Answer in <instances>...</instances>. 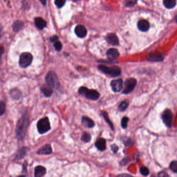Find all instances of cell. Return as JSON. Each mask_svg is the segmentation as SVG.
<instances>
[{
	"instance_id": "cell-39",
	"label": "cell",
	"mask_w": 177,
	"mask_h": 177,
	"mask_svg": "<svg viewBox=\"0 0 177 177\" xmlns=\"http://www.w3.org/2000/svg\"><path fill=\"white\" fill-rule=\"evenodd\" d=\"M158 176H160V177H168L169 176V175L164 171H161V172H159L158 174Z\"/></svg>"
},
{
	"instance_id": "cell-29",
	"label": "cell",
	"mask_w": 177,
	"mask_h": 177,
	"mask_svg": "<svg viewBox=\"0 0 177 177\" xmlns=\"http://www.w3.org/2000/svg\"><path fill=\"white\" fill-rule=\"evenodd\" d=\"M140 172L142 175L144 176H147L149 174V170L146 167H141L140 168Z\"/></svg>"
},
{
	"instance_id": "cell-32",
	"label": "cell",
	"mask_w": 177,
	"mask_h": 177,
	"mask_svg": "<svg viewBox=\"0 0 177 177\" xmlns=\"http://www.w3.org/2000/svg\"><path fill=\"white\" fill-rule=\"evenodd\" d=\"M6 110V104L3 101L0 102V115L2 116Z\"/></svg>"
},
{
	"instance_id": "cell-38",
	"label": "cell",
	"mask_w": 177,
	"mask_h": 177,
	"mask_svg": "<svg viewBox=\"0 0 177 177\" xmlns=\"http://www.w3.org/2000/svg\"><path fill=\"white\" fill-rule=\"evenodd\" d=\"M59 39V38L58 36H51L50 38V41L51 42H53V43H55V42H56Z\"/></svg>"
},
{
	"instance_id": "cell-18",
	"label": "cell",
	"mask_w": 177,
	"mask_h": 177,
	"mask_svg": "<svg viewBox=\"0 0 177 177\" xmlns=\"http://www.w3.org/2000/svg\"><path fill=\"white\" fill-rule=\"evenodd\" d=\"M46 174V169L42 166H37L34 169V174L35 177H42L45 176Z\"/></svg>"
},
{
	"instance_id": "cell-14",
	"label": "cell",
	"mask_w": 177,
	"mask_h": 177,
	"mask_svg": "<svg viewBox=\"0 0 177 177\" xmlns=\"http://www.w3.org/2000/svg\"><path fill=\"white\" fill-rule=\"evenodd\" d=\"M82 124L84 127L87 128H91L95 126V123L93 120L86 116L82 117Z\"/></svg>"
},
{
	"instance_id": "cell-20",
	"label": "cell",
	"mask_w": 177,
	"mask_h": 177,
	"mask_svg": "<svg viewBox=\"0 0 177 177\" xmlns=\"http://www.w3.org/2000/svg\"><path fill=\"white\" fill-rule=\"evenodd\" d=\"M34 23L36 28L39 30H43L47 26V22L41 17H36L35 18Z\"/></svg>"
},
{
	"instance_id": "cell-34",
	"label": "cell",
	"mask_w": 177,
	"mask_h": 177,
	"mask_svg": "<svg viewBox=\"0 0 177 177\" xmlns=\"http://www.w3.org/2000/svg\"><path fill=\"white\" fill-rule=\"evenodd\" d=\"M27 166L28 162L26 161L24 162V163L23 166H22V171H21L22 174H27Z\"/></svg>"
},
{
	"instance_id": "cell-4",
	"label": "cell",
	"mask_w": 177,
	"mask_h": 177,
	"mask_svg": "<svg viewBox=\"0 0 177 177\" xmlns=\"http://www.w3.org/2000/svg\"><path fill=\"white\" fill-rule=\"evenodd\" d=\"M45 81L53 89H58L60 87V83L57 74L54 71H49L45 77Z\"/></svg>"
},
{
	"instance_id": "cell-40",
	"label": "cell",
	"mask_w": 177,
	"mask_h": 177,
	"mask_svg": "<svg viewBox=\"0 0 177 177\" xmlns=\"http://www.w3.org/2000/svg\"><path fill=\"white\" fill-rule=\"evenodd\" d=\"M39 1L41 2V3H42V4H43L44 6H45V5H46L47 0H39Z\"/></svg>"
},
{
	"instance_id": "cell-23",
	"label": "cell",
	"mask_w": 177,
	"mask_h": 177,
	"mask_svg": "<svg viewBox=\"0 0 177 177\" xmlns=\"http://www.w3.org/2000/svg\"><path fill=\"white\" fill-rule=\"evenodd\" d=\"M24 27V24L22 21H16L13 24V29L14 32H17Z\"/></svg>"
},
{
	"instance_id": "cell-25",
	"label": "cell",
	"mask_w": 177,
	"mask_h": 177,
	"mask_svg": "<svg viewBox=\"0 0 177 177\" xmlns=\"http://www.w3.org/2000/svg\"><path fill=\"white\" fill-rule=\"evenodd\" d=\"M101 115H102V116L104 118V119H105V120L106 122V123L108 124L111 127V129L112 130H114V126H113V125L112 123L111 120H110V118L109 117L108 113L107 112H105V111H103L101 112Z\"/></svg>"
},
{
	"instance_id": "cell-13",
	"label": "cell",
	"mask_w": 177,
	"mask_h": 177,
	"mask_svg": "<svg viewBox=\"0 0 177 177\" xmlns=\"http://www.w3.org/2000/svg\"><path fill=\"white\" fill-rule=\"evenodd\" d=\"M53 150L50 144H45L41 147L37 151L36 153L38 155H49L52 153Z\"/></svg>"
},
{
	"instance_id": "cell-3",
	"label": "cell",
	"mask_w": 177,
	"mask_h": 177,
	"mask_svg": "<svg viewBox=\"0 0 177 177\" xmlns=\"http://www.w3.org/2000/svg\"><path fill=\"white\" fill-rule=\"evenodd\" d=\"M98 68L103 73L113 78L118 76L121 74V70L117 66H108L101 64L98 66Z\"/></svg>"
},
{
	"instance_id": "cell-11",
	"label": "cell",
	"mask_w": 177,
	"mask_h": 177,
	"mask_svg": "<svg viewBox=\"0 0 177 177\" xmlns=\"http://www.w3.org/2000/svg\"><path fill=\"white\" fill-rule=\"evenodd\" d=\"M74 32L76 35L80 38H84L87 35V30L86 28L81 24L78 25L75 27Z\"/></svg>"
},
{
	"instance_id": "cell-26",
	"label": "cell",
	"mask_w": 177,
	"mask_h": 177,
	"mask_svg": "<svg viewBox=\"0 0 177 177\" xmlns=\"http://www.w3.org/2000/svg\"><path fill=\"white\" fill-rule=\"evenodd\" d=\"M91 139V136L89 133L87 132H84L83 133L81 137L82 141L85 143L89 142Z\"/></svg>"
},
{
	"instance_id": "cell-16",
	"label": "cell",
	"mask_w": 177,
	"mask_h": 177,
	"mask_svg": "<svg viewBox=\"0 0 177 177\" xmlns=\"http://www.w3.org/2000/svg\"><path fill=\"white\" fill-rule=\"evenodd\" d=\"M107 58L110 61H113L120 56V53L115 48L109 49L106 53Z\"/></svg>"
},
{
	"instance_id": "cell-1",
	"label": "cell",
	"mask_w": 177,
	"mask_h": 177,
	"mask_svg": "<svg viewBox=\"0 0 177 177\" xmlns=\"http://www.w3.org/2000/svg\"><path fill=\"white\" fill-rule=\"evenodd\" d=\"M29 125V117L28 112L26 111L18 120L16 125V134L18 141H23L24 140Z\"/></svg>"
},
{
	"instance_id": "cell-27",
	"label": "cell",
	"mask_w": 177,
	"mask_h": 177,
	"mask_svg": "<svg viewBox=\"0 0 177 177\" xmlns=\"http://www.w3.org/2000/svg\"><path fill=\"white\" fill-rule=\"evenodd\" d=\"M128 105H129V102L128 101H126V100L123 101L120 103V105H118V108L120 112H124L127 109Z\"/></svg>"
},
{
	"instance_id": "cell-15",
	"label": "cell",
	"mask_w": 177,
	"mask_h": 177,
	"mask_svg": "<svg viewBox=\"0 0 177 177\" xmlns=\"http://www.w3.org/2000/svg\"><path fill=\"white\" fill-rule=\"evenodd\" d=\"M41 91L43 95L47 98L51 97L53 93V88L47 84H43L41 87Z\"/></svg>"
},
{
	"instance_id": "cell-2",
	"label": "cell",
	"mask_w": 177,
	"mask_h": 177,
	"mask_svg": "<svg viewBox=\"0 0 177 177\" xmlns=\"http://www.w3.org/2000/svg\"><path fill=\"white\" fill-rule=\"evenodd\" d=\"M79 95L84 97L86 99L91 101H96L100 96V95L97 90L95 89H90L84 86L81 87L78 89Z\"/></svg>"
},
{
	"instance_id": "cell-9",
	"label": "cell",
	"mask_w": 177,
	"mask_h": 177,
	"mask_svg": "<svg viewBox=\"0 0 177 177\" xmlns=\"http://www.w3.org/2000/svg\"><path fill=\"white\" fill-rule=\"evenodd\" d=\"M112 90L114 93H119L123 88V81L122 79H117L112 81L110 83Z\"/></svg>"
},
{
	"instance_id": "cell-8",
	"label": "cell",
	"mask_w": 177,
	"mask_h": 177,
	"mask_svg": "<svg viewBox=\"0 0 177 177\" xmlns=\"http://www.w3.org/2000/svg\"><path fill=\"white\" fill-rule=\"evenodd\" d=\"M162 118L165 125L170 128L173 122V114L171 110L169 109L165 110L162 114Z\"/></svg>"
},
{
	"instance_id": "cell-24",
	"label": "cell",
	"mask_w": 177,
	"mask_h": 177,
	"mask_svg": "<svg viewBox=\"0 0 177 177\" xmlns=\"http://www.w3.org/2000/svg\"><path fill=\"white\" fill-rule=\"evenodd\" d=\"M163 3L166 8L168 9H172L176 5V0H164Z\"/></svg>"
},
{
	"instance_id": "cell-35",
	"label": "cell",
	"mask_w": 177,
	"mask_h": 177,
	"mask_svg": "<svg viewBox=\"0 0 177 177\" xmlns=\"http://www.w3.org/2000/svg\"><path fill=\"white\" fill-rule=\"evenodd\" d=\"M136 2H137V0H129L127 2L125 5L126 7H132L135 5Z\"/></svg>"
},
{
	"instance_id": "cell-28",
	"label": "cell",
	"mask_w": 177,
	"mask_h": 177,
	"mask_svg": "<svg viewBox=\"0 0 177 177\" xmlns=\"http://www.w3.org/2000/svg\"><path fill=\"white\" fill-rule=\"evenodd\" d=\"M129 121V118L128 117H124L121 120V126L123 129H126L127 127L128 122Z\"/></svg>"
},
{
	"instance_id": "cell-10",
	"label": "cell",
	"mask_w": 177,
	"mask_h": 177,
	"mask_svg": "<svg viewBox=\"0 0 177 177\" xmlns=\"http://www.w3.org/2000/svg\"><path fill=\"white\" fill-rule=\"evenodd\" d=\"M147 59L150 61L159 62L164 59L162 55L158 52H151L147 55Z\"/></svg>"
},
{
	"instance_id": "cell-37",
	"label": "cell",
	"mask_w": 177,
	"mask_h": 177,
	"mask_svg": "<svg viewBox=\"0 0 177 177\" xmlns=\"http://www.w3.org/2000/svg\"><path fill=\"white\" fill-rule=\"evenodd\" d=\"M111 150L113 152V153H116L118 150V147L115 144H112L111 146Z\"/></svg>"
},
{
	"instance_id": "cell-12",
	"label": "cell",
	"mask_w": 177,
	"mask_h": 177,
	"mask_svg": "<svg viewBox=\"0 0 177 177\" xmlns=\"http://www.w3.org/2000/svg\"><path fill=\"white\" fill-rule=\"evenodd\" d=\"M106 40L109 44L113 46H117L119 44V40L114 33H109L106 36Z\"/></svg>"
},
{
	"instance_id": "cell-30",
	"label": "cell",
	"mask_w": 177,
	"mask_h": 177,
	"mask_svg": "<svg viewBox=\"0 0 177 177\" xmlns=\"http://www.w3.org/2000/svg\"><path fill=\"white\" fill-rule=\"evenodd\" d=\"M169 167L172 171L174 173H177V161H174L170 163Z\"/></svg>"
},
{
	"instance_id": "cell-6",
	"label": "cell",
	"mask_w": 177,
	"mask_h": 177,
	"mask_svg": "<svg viewBox=\"0 0 177 177\" xmlns=\"http://www.w3.org/2000/svg\"><path fill=\"white\" fill-rule=\"evenodd\" d=\"M33 60V56L29 53H24L20 55L19 64L21 68H26L30 66Z\"/></svg>"
},
{
	"instance_id": "cell-17",
	"label": "cell",
	"mask_w": 177,
	"mask_h": 177,
	"mask_svg": "<svg viewBox=\"0 0 177 177\" xmlns=\"http://www.w3.org/2000/svg\"><path fill=\"white\" fill-rule=\"evenodd\" d=\"M29 150H30V149L29 147H21L17 152L15 159L17 161L22 159Z\"/></svg>"
},
{
	"instance_id": "cell-36",
	"label": "cell",
	"mask_w": 177,
	"mask_h": 177,
	"mask_svg": "<svg viewBox=\"0 0 177 177\" xmlns=\"http://www.w3.org/2000/svg\"><path fill=\"white\" fill-rule=\"evenodd\" d=\"M129 161H130V159L128 157H125L121 161L120 163V165H123V166L126 165L129 162Z\"/></svg>"
},
{
	"instance_id": "cell-5",
	"label": "cell",
	"mask_w": 177,
	"mask_h": 177,
	"mask_svg": "<svg viewBox=\"0 0 177 177\" xmlns=\"http://www.w3.org/2000/svg\"><path fill=\"white\" fill-rule=\"evenodd\" d=\"M37 129L39 134H44L51 129V123L47 117L42 118L37 123Z\"/></svg>"
},
{
	"instance_id": "cell-31",
	"label": "cell",
	"mask_w": 177,
	"mask_h": 177,
	"mask_svg": "<svg viewBox=\"0 0 177 177\" xmlns=\"http://www.w3.org/2000/svg\"><path fill=\"white\" fill-rule=\"evenodd\" d=\"M66 0H55V4L57 7L60 9L64 6V5L66 3Z\"/></svg>"
},
{
	"instance_id": "cell-21",
	"label": "cell",
	"mask_w": 177,
	"mask_h": 177,
	"mask_svg": "<svg viewBox=\"0 0 177 177\" xmlns=\"http://www.w3.org/2000/svg\"><path fill=\"white\" fill-rule=\"evenodd\" d=\"M138 28L139 30L142 32H146L149 29L150 24L145 20H141L138 22Z\"/></svg>"
},
{
	"instance_id": "cell-19",
	"label": "cell",
	"mask_w": 177,
	"mask_h": 177,
	"mask_svg": "<svg viewBox=\"0 0 177 177\" xmlns=\"http://www.w3.org/2000/svg\"><path fill=\"white\" fill-rule=\"evenodd\" d=\"M95 146L98 150L100 151H104L106 149V140L105 139L100 138L95 142Z\"/></svg>"
},
{
	"instance_id": "cell-22",
	"label": "cell",
	"mask_w": 177,
	"mask_h": 177,
	"mask_svg": "<svg viewBox=\"0 0 177 177\" xmlns=\"http://www.w3.org/2000/svg\"><path fill=\"white\" fill-rule=\"evenodd\" d=\"M21 91L18 88H14L9 91V95L14 100H17L21 98Z\"/></svg>"
},
{
	"instance_id": "cell-7",
	"label": "cell",
	"mask_w": 177,
	"mask_h": 177,
	"mask_svg": "<svg viewBox=\"0 0 177 177\" xmlns=\"http://www.w3.org/2000/svg\"><path fill=\"white\" fill-rule=\"evenodd\" d=\"M137 84V80L134 78H128L126 80L124 85L123 93L128 94L134 89Z\"/></svg>"
},
{
	"instance_id": "cell-33",
	"label": "cell",
	"mask_w": 177,
	"mask_h": 177,
	"mask_svg": "<svg viewBox=\"0 0 177 177\" xmlns=\"http://www.w3.org/2000/svg\"><path fill=\"white\" fill-rule=\"evenodd\" d=\"M54 47L57 51H59L63 48V45L60 41H57L56 42H55Z\"/></svg>"
}]
</instances>
